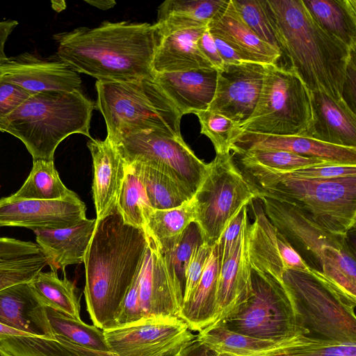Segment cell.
<instances>
[{"instance_id":"cell-42","label":"cell","mask_w":356,"mask_h":356,"mask_svg":"<svg viewBox=\"0 0 356 356\" xmlns=\"http://www.w3.org/2000/svg\"><path fill=\"white\" fill-rule=\"evenodd\" d=\"M201 126V134L207 136L216 154L230 152L241 129L238 124L220 113L209 110L195 113Z\"/></svg>"},{"instance_id":"cell-40","label":"cell","mask_w":356,"mask_h":356,"mask_svg":"<svg viewBox=\"0 0 356 356\" xmlns=\"http://www.w3.org/2000/svg\"><path fill=\"white\" fill-rule=\"evenodd\" d=\"M195 220L193 198L179 207L169 209H154L146 223L145 234L156 242L179 235Z\"/></svg>"},{"instance_id":"cell-53","label":"cell","mask_w":356,"mask_h":356,"mask_svg":"<svg viewBox=\"0 0 356 356\" xmlns=\"http://www.w3.org/2000/svg\"><path fill=\"white\" fill-rule=\"evenodd\" d=\"M212 36L217 50L225 65L239 64L247 62L225 40L218 36L213 35Z\"/></svg>"},{"instance_id":"cell-11","label":"cell","mask_w":356,"mask_h":356,"mask_svg":"<svg viewBox=\"0 0 356 356\" xmlns=\"http://www.w3.org/2000/svg\"><path fill=\"white\" fill-rule=\"evenodd\" d=\"M115 144L126 165L139 163L170 177L193 197L209 169L182 138L156 132L127 135Z\"/></svg>"},{"instance_id":"cell-23","label":"cell","mask_w":356,"mask_h":356,"mask_svg":"<svg viewBox=\"0 0 356 356\" xmlns=\"http://www.w3.org/2000/svg\"><path fill=\"white\" fill-rule=\"evenodd\" d=\"M207 27L247 62L275 65L281 57L279 49L259 39L246 25L232 0H226Z\"/></svg>"},{"instance_id":"cell-31","label":"cell","mask_w":356,"mask_h":356,"mask_svg":"<svg viewBox=\"0 0 356 356\" xmlns=\"http://www.w3.org/2000/svg\"><path fill=\"white\" fill-rule=\"evenodd\" d=\"M47 314L54 337L67 341L81 356H116L110 350L102 330L48 307Z\"/></svg>"},{"instance_id":"cell-20","label":"cell","mask_w":356,"mask_h":356,"mask_svg":"<svg viewBox=\"0 0 356 356\" xmlns=\"http://www.w3.org/2000/svg\"><path fill=\"white\" fill-rule=\"evenodd\" d=\"M87 146L92 158V197L96 219L99 220L116 207L127 165L115 144L107 137L104 140L92 138Z\"/></svg>"},{"instance_id":"cell-24","label":"cell","mask_w":356,"mask_h":356,"mask_svg":"<svg viewBox=\"0 0 356 356\" xmlns=\"http://www.w3.org/2000/svg\"><path fill=\"white\" fill-rule=\"evenodd\" d=\"M217 73L213 68L196 69L154 73V79L183 116L208 109L214 97Z\"/></svg>"},{"instance_id":"cell-27","label":"cell","mask_w":356,"mask_h":356,"mask_svg":"<svg viewBox=\"0 0 356 356\" xmlns=\"http://www.w3.org/2000/svg\"><path fill=\"white\" fill-rule=\"evenodd\" d=\"M251 205L254 222L248 225L247 241L251 268L283 283L284 268L277 239V229L265 214L261 204Z\"/></svg>"},{"instance_id":"cell-4","label":"cell","mask_w":356,"mask_h":356,"mask_svg":"<svg viewBox=\"0 0 356 356\" xmlns=\"http://www.w3.org/2000/svg\"><path fill=\"white\" fill-rule=\"evenodd\" d=\"M242 168L257 197L266 196L291 204L333 233L348 234L355 228L356 175L313 179L292 177L256 165Z\"/></svg>"},{"instance_id":"cell-54","label":"cell","mask_w":356,"mask_h":356,"mask_svg":"<svg viewBox=\"0 0 356 356\" xmlns=\"http://www.w3.org/2000/svg\"><path fill=\"white\" fill-rule=\"evenodd\" d=\"M213 350L196 337L186 345L176 356H218Z\"/></svg>"},{"instance_id":"cell-43","label":"cell","mask_w":356,"mask_h":356,"mask_svg":"<svg viewBox=\"0 0 356 356\" xmlns=\"http://www.w3.org/2000/svg\"><path fill=\"white\" fill-rule=\"evenodd\" d=\"M47 265L42 252L23 257H0V289L31 281Z\"/></svg>"},{"instance_id":"cell-55","label":"cell","mask_w":356,"mask_h":356,"mask_svg":"<svg viewBox=\"0 0 356 356\" xmlns=\"http://www.w3.org/2000/svg\"><path fill=\"white\" fill-rule=\"evenodd\" d=\"M17 25L18 22L16 20L0 22V63L8 58L5 53V44L8 36Z\"/></svg>"},{"instance_id":"cell-45","label":"cell","mask_w":356,"mask_h":356,"mask_svg":"<svg viewBox=\"0 0 356 356\" xmlns=\"http://www.w3.org/2000/svg\"><path fill=\"white\" fill-rule=\"evenodd\" d=\"M282 173L296 178L313 179H334L356 175V165L327 163Z\"/></svg>"},{"instance_id":"cell-26","label":"cell","mask_w":356,"mask_h":356,"mask_svg":"<svg viewBox=\"0 0 356 356\" xmlns=\"http://www.w3.org/2000/svg\"><path fill=\"white\" fill-rule=\"evenodd\" d=\"M207 28L180 30L159 38L152 60L154 72L213 68L197 46V40Z\"/></svg>"},{"instance_id":"cell-59","label":"cell","mask_w":356,"mask_h":356,"mask_svg":"<svg viewBox=\"0 0 356 356\" xmlns=\"http://www.w3.org/2000/svg\"><path fill=\"white\" fill-rule=\"evenodd\" d=\"M0 356H12L0 346Z\"/></svg>"},{"instance_id":"cell-12","label":"cell","mask_w":356,"mask_h":356,"mask_svg":"<svg viewBox=\"0 0 356 356\" xmlns=\"http://www.w3.org/2000/svg\"><path fill=\"white\" fill-rule=\"evenodd\" d=\"M103 332L116 356H176L196 337L178 317L143 318Z\"/></svg>"},{"instance_id":"cell-17","label":"cell","mask_w":356,"mask_h":356,"mask_svg":"<svg viewBox=\"0 0 356 356\" xmlns=\"http://www.w3.org/2000/svg\"><path fill=\"white\" fill-rule=\"evenodd\" d=\"M248 217L230 255L220 264L217 292V312L213 323L225 321L238 310L252 293L251 266L248 255Z\"/></svg>"},{"instance_id":"cell-37","label":"cell","mask_w":356,"mask_h":356,"mask_svg":"<svg viewBox=\"0 0 356 356\" xmlns=\"http://www.w3.org/2000/svg\"><path fill=\"white\" fill-rule=\"evenodd\" d=\"M249 356H356V343L321 341L298 334Z\"/></svg>"},{"instance_id":"cell-48","label":"cell","mask_w":356,"mask_h":356,"mask_svg":"<svg viewBox=\"0 0 356 356\" xmlns=\"http://www.w3.org/2000/svg\"><path fill=\"white\" fill-rule=\"evenodd\" d=\"M212 247L206 243H202L195 249L186 270L183 303L189 299L197 286L211 254Z\"/></svg>"},{"instance_id":"cell-29","label":"cell","mask_w":356,"mask_h":356,"mask_svg":"<svg viewBox=\"0 0 356 356\" xmlns=\"http://www.w3.org/2000/svg\"><path fill=\"white\" fill-rule=\"evenodd\" d=\"M226 0H167L159 7V38L177 31L207 26Z\"/></svg>"},{"instance_id":"cell-13","label":"cell","mask_w":356,"mask_h":356,"mask_svg":"<svg viewBox=\"0 0 356 356\" xmlns=\"http://www.w3.org/2000/svg\"><path fill=\"white\" fill-rule=\"evenodd\" d=\"M266 216L311 269L322 273L325 250L350 249L348 234L331 232L296 207L266 196L257 197Z\"/></svg>"},{"instance_id":"cell-16","label":"cell","mask_w":356,"mask_h":356,"mask_svg":"<svg viewBox=\"0 0 356 356\" xmlns=\"http://www.w3.org/2000/svg\"><path fill=\"white\" fill-rule=\"evenodd\" d=\"M0 81L35 94L47 91L80 90L79 74L56 57L44 58L25 52L0 63Z\"/></svg>"},{"instance_id":"cell-10","label":"cell","mask_w":356,"mask_h":356,"mask_svg":"<svg viewBox=\"0 0 356 356\" xmlns=\"http://www.w3.org/2000/svg\"><path fill=\"white\" fill-rule=\"evenodd\" d=\"M251 282L248 300L220 323L234 332L266 340L280 341L302 334L299 317L284 283L252 269Z\"/></svg>"},{"instance_id":"cell-21","label":"cell","mask_w":356,"mask_h":356,"mask_svg":"<svg viewBox=\"0 0 356 356\" xmlns=\"http://www.w3.org/2000/svg\"><path fill=\"white\" fill-rule=\"evenodd\" d=\"M250 149H275L321 159L339 164L356 165V147L323 143L303 136H275L242 131L232 149L234 153Z\"/></svg>"},{"instance_id":"cell-9","label":"cell","mask_w":356,"mask_h":356,"mask_svg":"<svg viewBox=\"0 0 356 356\" xmlns=\"http://www.w3.org/2000/svg\"><path fill=\"white\" fill-rule=\"evenodd\" d=\"M257 197L233 154H216L193 197L195 222L201 230L204 243L214 245L238 210Z\"/></svg>"},{"instance_id":"cell-35","label":"cell","mask_w":356,"mask_h":356,"mask_svg":"<svg viewBox=\"0 0 356 356\" xmlns=\"http://www.w3.org/2000/svg\"><path fill=\"white\" fill-rule=\"evenodd\" d=\"M196 338L218 354L228 353L236 356H249L272 348L278 341L254 338L234 332L223 323L207 326L199 332Z\"/></svg>"},{"instance_id":"cell-51","label":"cell","mask_w":356,"mask_h":356,"mask_svg":"<svg viewBox=\"0 0 356 356\" xmlns=\"http://www.w3.org/2000/svg\"><path fill=\"white\" fill-rule=\"evenodd\" d=\"M343 99L350 108L356 111V49H352L346 66Z\"/></svg>"},{"instance_id":"cell-3","label":"cell","mask_w":356,"mask_h":356,"mask_svg":"<svg viewBox=\"0 0 356 356\" xmlns=\"http://www.w3.org/2000/svg\"><path fill=\"white\" fill-rule=\"evenodd\" d=\"M267 15L281 56L309 92L343 99L351 50L322 29L302 0H265Z\"/></svg>"},{"instance_id":"cell-52","label":"cell","mask_w":356,"mask_h":356,"mask_svg":"<svg viewBox=\"0 0 356 356\" xmlns=\"http://www.w3.org/2000/svg\"><path fill=\"white\" fill-rule=\"evenodd\" d=\"M197 46L203 56L217 71L223 69L225 64L222 60L208 27L197 41Z\"/></svg>"},{"instance_id":"cell-60","label":"cell","mask_w":356,"mask_h":356,"mask_svg":"<svg viewBox=\"0 0 356 356\" xmlns=\"http://www.w3.org/2000/svg\"><path fill=\"white\" fill-rule=\"evenodd\" d=\"M218 356H236V355L228 354V353H220L218 355Z\"/></svg>"},{"instance_id":"cell-8","label":"cell","mask_w":356,"mask_h":356,"mask_svg":"<svg viewBox=\"0 0 356 356\" xmlns=\"http://www.w3.org/2000/svg\"><path fill=\"white\" fill-rule=\"evenodd\" d=\"M312 124L309 91L289 68L267 65L255 108L242 131L305 136Z\"/></svg>"},{"instance_id":"cell-19","label":"cell","mask_w":356,"mask_h":356,"mask_svg":"<svg viewBox=\"0 0 356 356\" xmlns=\"http://www.w3.org/2000/svg\"><path fill=\"white\" fill-rule=\"evenodd\" d=\"M47 307L30 281L0 289V323L31 336L54 339Z\"/></svg>"},{"instance_id":"cell-2","label":"cell","mask_w":356,"mask_h":356,"mask_svg":"<svg viewBox=\"0 0 356 356\" xmlns=\"http://www.w3.org/2000/svg\"><path fill=\"white\" fill-rule=\"evenodd\" d=\"M147 246L145 232L125 223L117 207L96 220L83 261V293L87 311L97 327H114L119 307L142 266Z\"/></svg>"},{"instance_id":"cell-49","label":"cell","mask_w":356,"mask_h":356,"mask_svg":"<svg viewBox=\"0 0 356 356\" xmlns=\"http://www.w3.org/2000/svg\"><path fill=\"white\" fill-rule=\"evenodd\" d=\"M31 95L15 84L0 81V128L5 119Z\"/></svg>"},{"instance_id":"cell-38","label":"cell","mask_w":356,"mask_h":356,"mask_svg":"<svg viewBox=\"0 0 356 356\" xmlns=\"http://www.w3.org/2000/svg\"><path fill=\"white\" fill-rule=\"evenodd\" d=\"M116 207L125 223L145 231L147 220L154 209L143 184L130 165H127Z\"/></svg>"},{"instance_id":"cell-18","label":"cell","mask_w":356,"mask_h":356,"mask_svg":"<svg viewBox=\"0 0 356 356\" xmlns=\"http://www.w3.org/2000/svg\"><path fill=\"white\" fill-rule=\"evenodd\" d=\"M147 238V246L138 273V296L143 316L178 317L180 309L164 260L156 241L149 236Z\"/></svg>"},{"instance_id":"cell-33","label":"cell","mask_w":356,"mask_h":356,"mask_svg":"<svg viewBox=\"0 0 356 356\" xmlns=\"http://www.w3.org/2000/svg\"><path fill=\"white\" fill-rule=\"evenodd\" d=\"M44 304L76 320H81L80 302L74 284L65 276L60 279L57 273L38 272L30 281Z\"/></svg>"},{"instance_id":"cell-56","label":"cell","mask_w":356,"mask_h":356,"mask_svg":"<svg viewBox=\"0 0 356 356\" xmlns=\"http://www.w3.org/2000/svg\"><path fill=\"white\" fill-rule=\"evenodd\" d=\"M9 336H31L25 332L10 327L0 323V340Z\"/></svg>"},{"instance_id":"cell-32","label":"cell","mask_w":356,"mask_h":356,"mask_svg":"<svg viewBox=\"0 0 356 356\" xmlns=\"http://www.w3.org/2000/svg\"><path fill=\"white\" fill-rule=\"evenodd\" d=\"M317 24L343 42L356 49V0H302Z\"/></svg>"},{"instance_id":"cell-41","label":"cell","mask_w":356,"mask_h":356,"mask_svg":"<svg viewBox=\"0 0 356 356\" xmlns=\"http://www.w3.org/2000/svg\"><path fill=\"white\" fill-rule=\"evenodd\" d=\"M35 336H9L0 340V346L12 356H81L67 341Z\"/></svg>"},{"instance_id":"cell-5","label":"cell","mask_w":356,"mask_h":356,"mask_svg":"<svg viewBox=\"0 0 356 356\" xmlns=\"http://www.w3.org/2000/svg\"><path fill=\"white\" fill-rule=\"evenodd\" d=\"M93 102L80 90L31 95L2 123L0 131L19 139L33 161H54L58 145L74 134L90 139Z\"/></svg>"},{"instance_id":"cell-7","label":"cell","mask_w":356,"mask_h":356,"mask_svg":"<svg viewBox=\"0 0 356 356\" xmlns=\"http://www.w3.org/2000/svg\"><path fill=\"white\" fill-rule=\"evenodd\" d=\"M282 280L303 335L321 341L356 343V299L317 270H286Z\"/></svg>"},{"instance_id":"cell-46","label":"cell","mask_w":356,"mask_h":356,"mask_svg":"<svg viewBox=\"0 0 356 356\" xmlns=\"http://www.w3.org/2000/svg\"><path fill=\"white\" fill-rule=\"evenodd\" d=\"M241 207L229 220L216 243L220 264L231 254L248 218V205Z\"/></svg>"},{"instance_id":"cell-57","label":"cell","mask_w":356,"mask_h":356,"mask_svg":"<svg viewBox=\"0 0 356 356\" xmlns=\"http://www.w3.org/2000/svg\"><path fill=\"white\" fill-rule=\"evenodd\" d=\"M86 2L104 10L113 8L116 4V2L113 0H86Z\"/></svg>"},{"instance_id":"cell-25","label":"cell","mask_w":356,"mask_h":356,"mask_svg":"<svg viewBox=\"0 0 356 356\" xmlns=\"http://www.w3.org/2000/svg\"><path fill=\"white\" fill-rule=\"evenodd\" d=\"M96 219H88L62 229H36V244L42 252L51 271L83 263L96 225Z\"/></svg>"},{"instance_id":"cell-58","label":"cell","mask_w":356,"mask_h":356,"mask_svg":"<svg viewBox=\"0 0 356 356\" xmlns=\"http://www.w3.org/2000/svg\"><path fill=\"white\" fill-rule=\"evenodd\" d=\"M51 7L56 12H60L65 8V2L63 1H51Z\"/></svg>"},{"instance_id":"cell-14","label":"cell","mask_w":356,"mask_h":356,"mask_svg":"<svg viewBox=\"0 0 356 356\" xmlns=\"http://www.w3.org/2000/svg\"><path fill=\"white\" fill-rule=\"evenodd\" d=\"M85 204L76 194L62 200H26L13 195L0 199V227L62 229L86 218Z\"/></svg>"},{"instance_id":"cell-47","label":"cell","mask_w":356,"mask_h":356,"mask_svg":"<svg viewBox=\"0 0 356 356\" xmlns=\"http://www.w3.org/2000/svg\"><path fill=\"white\" fill-rule=\"evenodd\" d=\"M140 268L119 307L114 327L127 325L144 318L138 296V273Z\"/></svg>"},{"instance_id":"cell-22","label":"cell","mask_w":356,"mask_h":356,"mask_svg":"<svg viewBox=\"0 0 356 356\" xmlns=\"http://www.w3.org/2000/svg\"><path fill=\"white\" fill-rule=\"evenodd\" d=\"M312 124L304 136L342 147H356V113L344 101L320 91L309 92Z\"/></svg>"},{"instance_id":"cell-30","label":"cell","mask_w":356,"mask_h":356,"mask_svg":"<svg viewBox=\"0 0 356 356\" xmlns=\"http://www.w3.org/2000/svg\"><path fill=\"white\" fill-rule=\"evenodd\" d=\"M165 262L177 305L183 303L186 270L196 247L204 243L201 230L191 222L178 236L156 242Z\"/></svg>"},{"instance_id":"cell-39","label":"cell","mask_w":356,"mask_h":356,"mask_svg":"<svg viewBox=\"0 0 356 356\" xmlns=\"http://www.w3.org/2000/svg\"><path fill=\"white\" fill-rule=\"evenodd\" d=\"M233 154L238 156L242 166L256 165L280 172H289L314 165L334 163L284 150L250 149Z\"/></svg>"},{"instance_id":"cell-15","label":"cell","mask_w":356,"mask_h":356,"mask_svg":"<svg viewBox=\"0 0 356 356\" xmlns=\"http://www.w3.org/2000/svg\"><path fill=\"white\" fill-rule=\"evenodd\" d=\"M266 66L256 62L225 65L217 71L216 91L207 110L223 115L241 127L255 108Z\"/></svg>"},{"instance_id":"cell-44","label":"cell","mask_w":356,"mask_h":356,"mask_svg":"<svg viewBox=\"0 0 356 356\" xmlns=\"http://www.w3.org/2000/svg\"><path fill=\"white\" fill-rule=\"evenodd\" d=\"M241 17L261 40L278 49L270 23L265 0H232Z\"/></svg>"},{"instance_id":"cell-36","label":"cell","mask_w":356,"mask_h":356,"mask_svg":"<svg viewBox=\"0 0 356 356\" xmlns=\"http://www.w3.org/2000/svg\"><path fill=\"white\" fill-rule=\"evenodd\" d=\"M130 165L140 178L153 209H169L192 199L188 193L170 177L147 165Z\"/></svg>"},{"instance_id":"cell-1","label":"cell","mask_w":356,"mask_h":356,"mask_svg":"<svg viewBox=\"0 0 356 356\" xmlns=\"http://www.w3.org/2000/svg\"><path fill=\"white\" fill-rule=\"evenodd\" d=\"M56 57L76 72L100 81L154 78L152 60L159 38L154 24L104 22L53 35Z\"/></svg>"},{"instance_id":"cell-6","label":"cell","mask_w":356,"mask_h":356,"mask_svg":"<svg viewBox=\"0 0 356 356\" xmlns=\"http://www.w3.org/2000/svg\"><path fill=\"white\" fill-rule=\"evenodd\" d=\"M95 108L103 115L113 143L132 133L156 132L182 138V115L154 78L115 82L97 81Z\"/></svg>"},{"instance_id":"cell-34","label":"cell","mask_w":356,"mask_h":356,"mask_svg":"<svg viewBox=\"0 0 356 356\" xmlns=\"http://www.w3.org/2000/svg\"><path fill=\"white\" fill-rule=\"evenodd\" d=\"M62 182L54 161L35 160L29 175L13 194L26 200H62L76 195Z\"/></svg>"},{"instance_id":"cell-50","label":"cell","mask_w":356,"mask_h":356,"mask_svg":"<svg viewBox=\"0 0 356 356\" xmlns=\"http://www.w3.org/2000/svg\"><path fill=\"white\" fill-rule=\"evenodd\" d=\"M277 239L284 271L286 270L298 271H309L310 270L298 252L291 247L277 229Z\"/></svg>"},{"instance_id":"cell-28","label":"cell","mask_w":356,"mask_h":356,"mask_svg":"<svg viewBox=\"0 0 356 356\" xmlns=\"http://www.w3.org/2000/svg\"><path fill=\"white\" fill-rule=\"evenodd\" d=\"M220 261L216 245L211 254L200 280L190 296L184 302L178 318L187 325L191 331H201L212 324L217 312V292Z\"/></svg>"}]
</instances>
